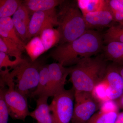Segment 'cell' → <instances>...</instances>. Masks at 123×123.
I'll use <instances>...</instances> for the list:
<instances>
[{
  "label": "cell",
  "mask_w": 123,
  "mask_h": 123,
  "mask_svg": "<svg viewBox=\"0 0 123 123\" xmlns=\"http://www.w3.org/2000/svg\"><path fill=\"white\" fill-rule=\"evenodd\" d=\"M53 97L49 105L52 123H70L74 110V89H64Z\"/></svg>",
  "instance_id": "6"
},
{
  "label": "cell",
  "mask_w": 123,
  "mask_h": 123,
  "mask_svg": "<svg viewBox=\"0 0 123 123\" xmlns=\"http://www.w3.org/2000/svg\"><path fill=\"white\" fill-rule=\"evenodd\" d=\"M19 0H0V18L10 17L22 4Z\"/></svg>",
  "instance_id": "23"
},
{
  "label": "cell",
  "mask_w": 123,
  "mask_h": 123,
  "mask_svg": "<svg viewBox=\"0 0 123 123\" xmlns=\"http://www.w3.org/2000/svg\"><path fill=\"white\" fill-rule=\"evenodd\" d=\"M25 50L32 62L37 60L38 57L46 51L40 37L39 36L32 38L25 45Z\"/></svg>",
  "instance_id": "21"
},
{
  "label": "cell",
  "mask_w": 123,
  "mask_h": 123,
  "mask_svg": "<svg viewBox=\"0 0 123 123\" xmlns=\"http://www.w3.org/2000/svg\"><path fill=\"white\" fill-rule=\"evenodd\" d=\"M104 43L103 35L95 30H88L72 42L58 45L49 56L64 66L74 65L99 53L103 49Z\"/></svg>",
  "instance_id": "1"
},
{
  "label": "cell",
  "mask_w": 123,
  "mask_h": 123,
  "mask_svg": "<svg viewBox=\"0 0 123 123\" xmlns=\"http://www.w3.org/2000/svg\"><path fill=\"white\" fill-rule=\"evenodd\" d=\"M24 51L18 43L8 38L0 36V52H3L15 59L22 58Z\"/></svg>",
  "instance_id": "18"
},
{
  "label": "cell",
  "mask_w": 123,
  "mask_h": 123,
  "mask_svg": "<svg viewBox=\"0 0 123 123\" xmlns=\"http://www.w3.org/2000/svg\"><path fill=\"white\" fill-rule=\"evenodd\" d=\"M99 108V111L102 112H118V106L116 101L109 100L101 104Z\"/></svg>",
  "instance_id": "29"
},
{
  "label": "cell",
  "mask_w": 123,
  "mask_h": 123,
  "mask_svg": "<svg viewBox=\"0 0 123 123\" xmlns=\"http://www.w3.org/2000/svg\"><path fill=\"white\" fill-rule=\"evenodd\" d=\"M119 2H120L123 5V0H118Z\"/></svg>",
  "instance_id": "33"
},
{
  "label": "cell",
  "mask_w": 123,
  "mask_h": 123,
  "mask_svg": "<svg viewBox=\"0 0 123 123\" xmlns=\"http://www.w3.org/2000/svg\"><path fill=\"white\" fill-rule=\"evenodd\" d=\"M37 60H25L12 68L10 74L13 78L15 89L27 98L30 91L37 86L39 71L43 65Z\"/></svg>",
  "instance_id": "5"
},
{
  "label": "cell",
  "mask_w": 123,
  "mask_h": 123,
  "mask_svg": "<svg viewBox=\"0 0 123 123\" xmlns=\"http://www.w3.org/2000/svg\"><path fill=\"white\" fill-rule=\"evenodd\" d=\"M39 36L46 51L59 44L60 40L59 32L57 29L53 28L44 29Z\"/></svg>",
  "instance_id": "19"
},
{
  "label": "cell",
  "mask_w": 123,
  "mask_h": 123,
  "mask_svg": "<svg viewBox=\"0 0 123 123\" xmlns=\"http://www.w3.org/2000/svg\"><path fill=\"white\" fill-rule=\"evenodd\" d=\"M9 115L2 89L0 90V123H8Z\"/></svg>",
  "instance_id": "28"
},
{
  "label": "cell",
  "mask_w": 123,
  "mask_h": 123,
  "mask_svg": "<svg viewBox=\"0 0 123 123\" xmlns=\"http://www.w3.org/2000/svg\"><path fill=\"white\" fill-rule=\"evenodd\" d=\"M115 123H123V112L119 113Z\"/></svg>",
  "instance_id": "31"
},
{
  "label": "cell",
  "mask_w": 123,
  "mask_h": 123,
  "mask_svg": "<svg viewBox=\"0 0 123 123\" xmlns=\"http://www.w3.org/2000/svg\"><path fill=\"white\" fill-rule=\"evenodd\" d=\"M107 1V0H106ZM88 30L109 28L115 22L112 13L108 6L107 2L106 7L102 10L86 14L83 15Z\"/></svg>",
  "instance_id": "11"
},
{
  "label": "cell",
  "mask_w": 123,
  "mask_h": 123,
  "mask_svg": "<svg viewBox=\"0 0 123 123\" xmlns=\"http://www.w3.org/2000/svg\"><path fill=\"white\" fill-rule=\"evenodd\" d=\"M10 69L6 68L0 70V87L4 93L9 115L14 119L25 121L27 117L30 115L27 98L18 92L15 89L13 78L10 73Z\"/></svg>",
  "instance_id": "4"
},
{
  "label": "cell",
  "mask_w": 123,
  "mask_h": 123,
  "mask_svg": "<svg viewBox=\"0 0 123 123\" xmlns=\"http://www.w3.org/2000/svg\"><path fill=\"white\" fill-rule=\"evenodd\" d=\"M117 100V101H116V102L117 104L118 107L123 108V94L120 98H119Z\"/></svg>",
  "instance_id": "30"
},
{
  "label": "cell",
  "mask_w": 123,
  "mask_h": 123,
  "mask_svg": "<svg viewBox=\"0 0 123 123\" xmlns=\"http://www.w3.org/2000/svg\"><path fill=\"white\" fill-rule=\"evenodd\" d=\"M118 114V112L99 111L93 115L86 123H115Z\"/></svg>",
  "instance_id": "24"
},
{
  "label": "cell",
  "mask_w": 123,
  "mask_h": 123,
  "mask_svg": "<svg viewBox=\"0 0 123 123\" xmlns=\"http://www.w3.org/2000/svg\"><path fill=\"white\" fill-rule=\"evenodd\" d=\"M50 79L48 65L43 64L40 69L39 79L37 86L36 89L31 93V98L39 97L43 95H46L47 90Z\"/></svg>",
  "instance_id": "17"
},
{
  "label": "cell",
  "mask_w": 123,
  "mask_h": 123,
  "mask_svg": "<svg viewBox=\"0 0 123 123\" xmlns=\"http://www.w3.org/2000/svg\"><path fill=\"white\" fill-rule=\"evenodd\" d=\"M104 43L112 42L123 43V24H114L103 35Z\"/></svg>",
  "instance_id": "22"
},
{
  "label": "cell",
  "mask_w": 123,
  "mask_h": 123,
  "mask_svg": "<svg viewBox=\"0 0 123 123\" xmlns=\"http://www.w3.org/2000/svg\"><path fill=\"white\" fill-rule=\"evenodd\" d=\"M114 64L118 72L121 75V77H122L123 79V65H117L115 64Z\"/></svg>",
  "instance_id": "32"
},
{
  "label": "cell",
  "mask_w": 123,
  "mask_h": 123,
  "mask_svg": "<svg viewBox=\"0 0 123 123\" xmlns=\"http://www.w3.org/2000/svg\"><path fill=\"white\" fill-rule=\"evenodd\" d=\"M50 79L46 95L49 97L54 96L64 89L66 78L69 75L70 68L65 67L59 63L48 65Z\"/></svg>",
  "instance_id": "9"
},
{
  "label": "cell",
  "mask_w": 123,
  "mask_h": 123,
  "mask_svg": "<svg viewBox=\"0 0 123 123\" xmlns=\"http://www.w3.org/2000/svg\"><path fill=\"white\" fill-rule=\"evenodd\" d=\"M49 98L45 95L39 96L36 100L35 109L30 112V116L36 120L38 123H53L48 103Z\"/></svg>",
  "instance_id": "13"
},
{
  "label": "cell",
  "mask_w": 123,
  "mask_h": 123,
  "mask_svg": "<svg viewBox=\"0 0 123 123\" xmlns=\"http://www.w3.org/2000/svg\"><path fill=\"white\" fill-rule=\"evenodd\" d=\"M58 24L57 12L55 8L34 12L29 23L27 40L38 36L44 29L53 28Z\"/></svg>",
  "instance_id": "8"
},
{
  "label": "cell",
  "mask_w": 123,
  "mask_h": 123,
  "mask_svg": "<svg viewBox=\"0 0 123 123\" xmlns=\"http://www.w3.org/2000/svg\"><path fill=\"white\" fill-rule=\"evenodd\" d=\"M91 93L100 104L110 100L108 98L107 85L103 79L95 86Z\"/></svg>",
  "instance_id": "25"
},
{
  "label": "cell",
  "mask_w": 123,
  "mask_h": 123,
  "mask_svg": "<svg viewBox=\"0 0 123 123\" xmlns=\"http://www.w3.org/2000/svg\"><path fill=\"white\" fill-rule=\"evenodd\" d=\"M77 1L83 15L102 10L107 5L106 0H78Z\"/></svg>",
  "instance_id": "20"
},
{
  "label": "cell",
  "mask_w": 123,
  "mask_h": 123,
  "mask_svg": "<svg viewBox=\"0 0 123 123\" xmlns=\"http://www.w3.org/2000/svg\"><path fill=\"white\" fill-rule=\"evenodd\" d=\"M103 80L108 87L110 100H116L123 94V79L114 64L108 66Z\"/></svg>",
  "instance_id": "10"
},
{
  "label": "cell",
  "mask_w": 123,
  "mask_h": 123,
  "mask_svg": "<svg viewBox=\"0 0 123 123\" xmlns=\"http://www.w3.org/2000/svg\"><path fill=\"white\" fill-rule=\"evenodd\" d=\"M25 60V59L20 58L15 59L14 60L11 61L10 59L9 55L7 54L0 52V69L1 70L2 68H6L9 67L12 69L17 66Z\"/></svg>",
  "instance_id": "27"
},
{
  "label": "cell",
  "mask_w": 123,
  "mask_h": 123,
  "mask_svg": "<svg viewBox=\"0 0 123 123\" xmlns=\"http://www.w3.org/2000/svg\"><path fill=\"white\" fill-rule=\"evenodd\" d=\"M103 49L106 60L112 61L115 64L123 65V43L111 42L104 47Z\"/></svg>",
  "instance_id": "14"
},
{
  "label": "cell",
  "mask_w": 123,
  "mask_h": 123,
  "mask_svg": "<svg viewBox=\"0 0 123 123\" xmlns=\"http://www.w3.org/2000/svg\"><path fill=\"white\" fill-rule=\"evenodd\" d=\"M0 36L13 40L25 50L26 45L17 34L11 17L0 18Z\"/></svg>",
  "instance_id": "15"
},
{
  "label": "cell",
  "mask_w": 123,
  "mask_h": 123,
  "mask_svg": "<svg viewBox=\"0 0 123 123\" xmlns=\"http://www.w3.org/2000/svg\"><path fill=\"white\" fill-rule=\"evenodd\" d=\"M57 19L60 35L59 45L72 42L88 30L77 1L63 0L59 5Z\"/></svg>",
  "instance_id": "3"
},
{
  "label": "cell",
  "mask_w": 123,
  "mask_h": 123,
  "mask_svg": "<svg viewBox=\"0 0 123 123\" xmlns=\"http://www.w3.org/2000/svg\"><path fill=\"white\" fill-rule=\"evenodd\" d=\"M106 61L104 55H101L83 59L70 67L69 81L75 92L92 93L104 78L108 66Z\"/></svg>",
  "instance_id": "2"
},
{
  "label": "cell",
  "mask_w": 123,
  "mask_h": 123,
  "mask_svg": "<svg viewBox=\"0 0 123 123\" xmlns=\"http://www.w3.org/2000/svg\"><path fill=\"white\" fill-rule=\"evenodd\" d=\"M62 0H25L22 5L29 10L30 13L51 10L59 5Z\"/></svg>",
  "instance_id": "16"
},
{
  "label": "cell",
  "mask_w": 123,
  "mask_h": 123,
  "mask_svg": "<svg viewBox=\"0 0 123 123\" xmlns=\"http://www.w3.org/2000/svg\"><path fill=\"white\" fill-rule=\"evenodd\" d=\"M29 14L28 10L22 4L13 15L12 18L17 34L24 43L27 40L30 21Z\"/></svg>",
  "instance_id": "12"
},
{
  "label": "cell",
  "mask_w": 123,
  "mask_h": 123,
  "mask_svg": "<svg viewBox=\"0 0 123 123\" xmlns=\"http://www.w3.org/2000/svg\"><path fill=\"white\" fill-rule=\"evenodd\" d=\"M109 8L115 22L123 24V5L118 0H111L109 4Z\"/></svg>",
  "instance_id": "26"
},
{
  "label": "cell",
  "mask_w": 123,
  "mask_h": 123,
  "mask_svg": "<svg viewBox=\"0 0 123 123\" xmlns=\"http://www.w3.org/2000/svg\"><path fill=\"white\" fill-rule=\"evenodd\" d=\"M75 100L71 123H86L100 107L91 93L75 92Z\"/></svg>",
  "instance_id": "7"
}]
</instances>
